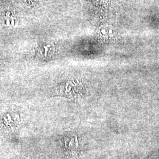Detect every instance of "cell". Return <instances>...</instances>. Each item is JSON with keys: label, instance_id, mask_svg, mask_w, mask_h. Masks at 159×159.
<instances>
[{"label": "cell", "instance_id": "cell-3", "mask_svg": "<svg viewBox=\"0 0 159 159\" xmlns=\"http://www.w3.org/2000/svg\"><path fill=\"white\" fill-rule=\"evenodd\" d=\"M27 1L30 4H34L37 1V0H27Z\"/></svg>", "mask_w": 159, "mask_h": 159}, {"label": "cell", "instance_id": "cell-1", "mask_svg": "<svg viewBox=\"0 0 159 159\" xmlns=\"http://www.w3.org/2000/svg\"><path fill=\"white\" fill-rule=\"evenodd\" d=\"M55 51V46L51 42H44L39 44L36 49L37 55L40 58L48 59L52 57Z\"/></svg>", "mask_w": 159, "mask_h": 159}, {"label": "cell", "instance_id": "cell-2", "mask_svg": "<svg viewBox=\"0 0 159 159\" xmlns=\"http://www.w3.org/2000/svg\"><path fill=\"white\" fill-rule=\"evenodd\" d=\"M65 145L66 148H68V150H74V149L77 146V143L76 140V137L74 135L69 134L65 137L64 139Z\"/></svg>", "mask_w": 159, "mask_h": 159}]
</instances>
